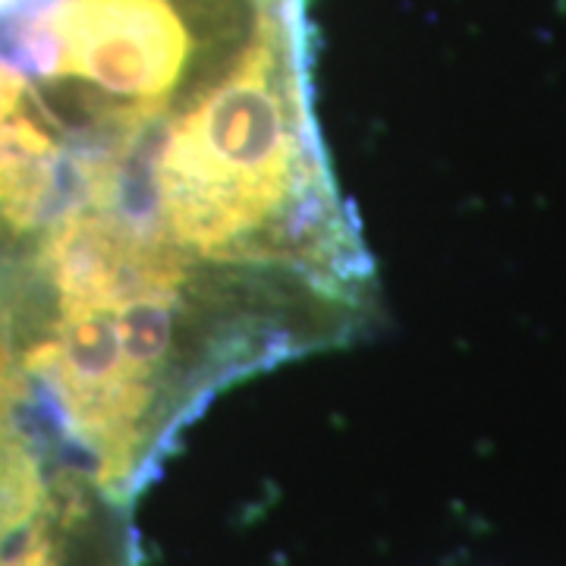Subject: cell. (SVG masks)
Returning <instances> with one entry per match:
<instances>
[{
  "instance_id": "6da1fadb",
  "label": "cell",
  "mask_w": 566,
  "mask_h": 566,
  "mask_svg": "<svg viewBox=\"0 0 566 566\" xmlns=\"http://www.w3.org/2000/svg\"><path fill=\"white\" fill-rule=\"evenodd\" d=\"M300 0H262L237 66L164 136L155 164L161 233L202 259L233 255L290 196V32Z\"/></svg>"
},
{
  "instance_id": "277c9868",
  "label": "cell",
  "mask_w": 566,
  "mask_h": 566,
  "mask_svg": "<svg viewBox=\"0 0 566 566\" xmlns=\"http://www.w3.org/2000/svg\"><path fill=\"white\" fill-rule=\"evenodd\" d=\"M25 98V80L17 70L0 66V117H7Z\"/></svg>"
},
{
  "instance_id": "3957f363",
  "label": "cell",
  "mask_w": 566,
  "mask_h": 566,
  "mask_svg": "<svg viewBox=\"0 0 566 566\" xmlns=\"http://www.w3.org/2000/svg\"><path fill=\"white\" fill-rule=\"evenodd\" d=\"M123 353L145 371H158L170 353L177 331V293H142L120 303L114 312Z\"/></svg>"
},
{
  "instance_id": "7a4b0ae2",
  "label": "cell",
  "mask_w": 566,
  "mask_h": 566,
  "mask_svg": "<svg viewBox=\"0 0 566 566\" xmlns=\"http://www.w3.org/2000/svg\"><path fill=\"white\" fill-rule=\"evenodd\" d=\"M57 76L98 85L139 107H161L192 54L189 22L174 0H57Z\"/></svg>"
}]
</instances>
